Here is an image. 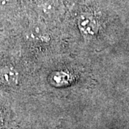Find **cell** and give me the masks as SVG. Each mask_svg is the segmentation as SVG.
Wrapping results in <instances>:
<instances>
[{"label":"cell","mask_w":129,"mask_h":129,"mask_svg":"<svg viewBox=\"0 0 129 129\" xmlns=\"http://www.w3.org/2000/svg\"><path fill=\"white\" fill-rule=\"evenodd\" d=\"M78 25L81 32L85 36H94L98 32L97 21L90 16H82L79 19Z\"/></svg>","instance_id":"1"},{"label":"cell","mask_w":129,"mask_h":129,"mask_svg":"<svg viewBox=\"0 0 129 129\" xmlns=\"http://www.w3.org/2000/svg\"><path fill=\"white\" fill-rule=\"evenodd\" d=\"M18 75L17 72L10 68L0 69V83L7 85H14L17 83Z\"/></svg>","instance_id":"2"},{"label":"cell","mask_w":129,"mask_h":129,"mask_svg":"<svg viewBox=\"0 0 129 129\" xmlns=\"http://www.w3.org/2000/svg\"><path fill=\"white\" fill-rule=\"evenodd\" d=\"M1 1H2V0H0V2H1Z\"/></svg>","instance_id":"3"}]
</instances>
